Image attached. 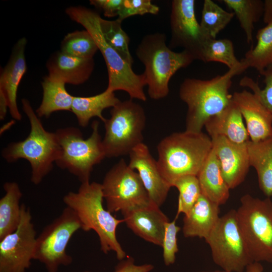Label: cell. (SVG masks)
<instances>
[{"mask_svg": "<svg viewBox=\"0 0 272 272\" xmlns=\"http://www.w3.org/2000/svg\"><path fill=\"white\" fill-rule=\"evenodd\" d=\"M103 199L101 183L87 182L82 183L77 192H68L63 201L77 215L81 229L96 233L101 250L105 254L112 251L121 260L126 255L117 239L116 229L124 221L116 219L104 208Z\"/></svg>", "mask_w": 272, "mask_h": 272, "instance_id": "obj_1", "label": "cell"}, {"mask_svg": "<svg viewBox=\"0 0 272 272\" xmlns=\"http://www.w3.org/2000/svg\"><path fill=\"white\" fill-rule=\"evenodd\" d=\"M245 70H229L209 80L186 78L179 90L180 99L187 105L185 130L200 132L208 120L220 113L231 102L229 93L232 78Z\"/></svg>", "mask_w": 272, "mask_h": 272, "instance_id": "obj_2", "label": "cell"}, {"mask_svg": "<svg viewBox=\"0 0 272 272\" xmlns=\"http://www.w3.org/2000/svg\"><path fill=\"white\" fill-rule=\"evenodd\" d=\"M209 135L185 130L166 136L157 146L160 172L172 187L179 178L197 176L212 149Z\"/></svg>", "mask_w": 272, "mask_h": 272, "instance_id": "obj_3", "label": "cell"}, {"mask_svg": "<svg viewBox=\"0 0 272 272\" xmlns=\"http://www.w3.org/2000/svg\"><path fill=\"white\" fill-rule=\"evenodd\" d=\"M21 102L30 122L29 134L23 141L9 144L2 155L9 163L20 159L27 160L31 167V181L38 185L52 170L60 157L61 149L55 132L45 130L29 100L23 98Z\"/></svg>", "mask_w": 272, "mask_h": 272, "instance_id": "obj_4", "label": "cell"}, {"mask_svg": "<svg viewBox=\"0 0 272 272\" xmlns=\"http://www.w3.org/2000/svg\"><path fill=\"white\" fill-rule=\"evenodd\" d=\"M65 13L74 21L81 24L88 31L94 38L106 65L108 84L106 90L114 92L123 91L131 99L143 101L147 100L144 88L147 86L143 73L135 74L132 65L124 60L117 51L106 41L101 30L100 17L98 13L81 6H71Z\"/></svg>", "mask_w": 272, "mask_h": 272, "instance_id": "obj_5", "label": "cell"}, {"mask_svg": "<svg viewBox=\"0 0 272 272\" xmlns=\"http://www.w3.org/2000/svg\"><path fill=\"white\" fill-rule=\"evenodd\" d=\"M165 34L146 35L138 45L135 53L145 66V75L149 97L159 100L168 96L172 77L181 68L190 65L195 59L187 51L177 52L166 43Z\"/></svg>", "mask_w": 272, "mask_h": 272, "instance_id": "obj_6", "label": "cell"}, {"mask_svg": "<svg viewBox=\"0 0 272 272\" xmlns=\"http://www.w3.org/2000/svg\"><path fill=\"white\" fill-rule=\"evenodd\" d=\"M99 125L97 120L93 121L92 133L86 139L74 127L61 128L55 132L61 149L56 164L76 176L81 183L90 182L94 166L106 157Z\"/></svg>", "mask_w": 272, "mask_h": 272, "instance_id": "obj_7", "label": "cell"}, {"mask_svg": "<svg viewBox=\"0 0 272 272\" xmlns=\"http://www.w3.org/2000/svg\"><path fill=\"white\" fill-rule=\"evenodd\" d=\"M240 201L237 221L253 261L272 263V200L246 194Z\"/></svg>", "mask_w": 272, "mask_h": 272, "instance_id": "obj_8", "label": "cell"}, {"mask_svg": "<svg viewBox=\"0 0 272 272\" xmlns=\"http://www.w3.org/2000/svg\"><path fill=\"white\" fill-rule=\"evenodd\" d=\"M146 117L143 107L132 99L119 101L104 122L105 132L102 144L106 157L129 155L143 143Z\"/></svg>", "mask_w": 272, "mask_h": 272, "instance_id": "obj_9", "label": "cell"}, {"mask_svg": "<svg viewBox=\"0 0 272 272\" xmlns=\"http://www.w3.org/2000/svg\"><path fill=\"white\" fill-rule=\"evenodd\" d=\"M205 241L214 262L222 270L243 272L253 262L239 228L235 210L220 217Z\"/></svg>", "mask_w": 272, "mask_h": 272, "instance_id": "obj_10", "label": "cell"}, {"mask_svg": "<svg viewBox=\"0 0 272 272\" xmlns=\"http://www.w3.org/2000/svg\"><path fill=\"white\" fill-rule=\"evenodd\" d=\"M79 229L81 224L77 215L66 207L37 237L34 259L43 264L47 272H57L61 266L70 265L73 258L66 252V247Z\"/></svg>", "mask_w": 272, "mask_h": 272, "instance_id": "obj_11", "label": "cell"}, {"mask_svg": "<svg viewBox=\"0 0 272 272\" xmlns=\"http://www.w3.org/2000/svg\"><path fill=\"white\" fill-rule=\"evenodd\" d=\"M107 210L121 214L152 203L138 173L121 159L106 174L101 183Z\"/></svg>", "mask_w": 272, "mask_h": 272, "instance_id": "obj_12", "label": "cell"}, {"mask_svg": "<svg viewBox=\"0 0 272 272\" xmlns=\"http://www.w3.org/2000/svg\"><path fill=\"white\" fill-rule=\"evenodd\" d=\"M36 239L30 210L22 203L17 230L0 240V272H25L29 268Z\"/></svg>", "mask_w": 272, "mask_h": 272, "instance_id": "obj_13", "label": "cell"}, {"mask_svg": "<svg viewBox=\"0 0 272 272\" xmlns=\"http://www.w3.org/2000/svg\"><path fill=\"white\" fill-rule=\"evenodd\" d=\"M194 7V0L172 1L170 46L182 48L195 60L202 61L204 47L211 38L205 33L197 22Z\"/></svg>", "mask_w": 272, "mask_h": 272, "instance_id": "obj_14", "label": "cell"}, {"mask_svg": "<svg viewBox=\"0 0 272 272\" xmlns=\"http://www.w3.org/2000/svg\"><path fill=\"white\" fill-rule=\"evenodd\" d=\"M129 166L137 171L152 203L160 207L165 202L171 186L161 175L157 161L144 143L129 153Z\"/></svg>", "mask_w": 272, "mask_h": 272, "instance_id": "obj_15", "label": "cell"}, {"mask_svg": "<svg viewBox=\"0 0 272 272\" xmlns=\"http://www.w3.org/2000/svg\"><path fill=\"white\" fill-rule=\"evenodd\" d=\"M211 138L222 175L229 188L234 189L244 181L250 167L247 143L237 144L223 137Z\"/></svg>", "mask_w": 272, "mask_h": 272, "instance_id": "obj_16", "label": "cell"}, {"mask_svg": "<svg viewBox=\"0 0 272 272\" xmlns=\"http://www.w3.org/2000/svg\"><path fill=\"white\" fill-rule=\"evenodd\" d=\"M232 100L245 121L250 141L259 142L272 136V114L253 93L247 90L235 92Z\"/></svg>", "mask_w": 272, "mask_h": 272, "instance_id": "obj_17", "label": "cell"}, {"mask_svg": "<svg viewBox=\"0 0 272 272\" xmlns=\"http://www.w3.org/2000/svg\"><path fill=\"white\" fill-rule=\"evenodd\" d=\"M122 215L124 222L135 234L162 247L165 224L170 221L160 207L152 202Z\"/></svg>", "mask_w": 272, "mask_h": 272, "instance_id": "obj_18", "label": "cell"}, {"mask_svg": "<svg viewBox=\"0 0 272 272\" xmlns=\"http://www.w3.org/2000/svg\"><path fill=\"white\" fill-rule=\"evenodd\" d=\"M25 38H20L15 44L10 58L0 75V93L6 98L11 116L20 120L21 114L18 109L17 96L19 84L27 71L25 50Z\"/></svg>", "mask_w": 272, "mask_h": 272, "instance_id": "obj_19", "label": "cell"}, {"mask_svg": "<svg viewBox=\"0 0 272 272\" xmlns=\"http://www.w3.org/2000/svg\"><path fill=\"white\" fill-rule=\"evenodd\" d=\"M94 66L93 58L77 57L61 51L52 54L46 63L49 77L65 84L74 85L86 82L91 77Z\"/></svg>", "mask_w": 272, "mask_h": 272, "instance_id": "obj_20", "label": "cell"}, {"mask_svg": "<svg viewBox=\"0 0 272 272\" xmlns=\"http://www.w3.org/2000/svg\"><path fill=\"white\" fill-rule=\"evenodd\" d=\"M219 212V206L201 194L190 211L184 215L183 236L205 240L217 224L220 217Z\"/></svg>", "mask_w": 272, "mask_h": 272, "instance_id": "obj_21", "label": "cell"}, {"mask_svg": "<svg viewBox=\"0 0 272 272\" xmlns=\"http://www.w3.org/2000/svg\"><path fill=\"white\" fill-rule=\"evenodd\" d=\"M242 114L232 100L220 113L209 119L205 126L210 138L223 137L237 144L250 140Z\"/></svg>", "mask_w": 272, "mask_h": 272, "instance_id": "obj_22", "label": "cell"}, {"mask_svg": "<svg viewBox=\"0 0 272 272\" xmlns=\"http://www.w3.org/2000/svg\"><path fill=\"white\" fill-rule=\"evenodd\" d=\"M197 177L202 195L219 206L227 202L230 189L222 175L213 147Z\"/></svg>", "mask_w": 272, "mask_h": 272, "instance_id": "obj_23", "label": "cell"}, {"mask_svg": "<svg viewBox=\"0 0 272 272\" xmlns=\"http://www.w3.org/2000/svg\"><path fill=\"white\" fill-rule=\"evenodd\" d=\"M247 148L250 167L257 173L259 186L267 197L272 196V136L253 142L249 140Z\"/></svg>", "mask_w": 272, "mask_h": 272, "instance_id": "obj_24", "label": "cell"}, {"mask_svg": "<svg viewBox=\"0 0 272 272\" xmlns=\"http://www.w3.org/2000/svg\"><path fill=\"white\" fill-rule=\"evenodd\" d=\"M119 101L114 92L106 89L102 93L92 96H74L71 111L76 115L79 124L85 127L94 117H98L104 122L106 118L102 115L103 111L113 107Z\"/></svg>", "mask_w": 272, "mask_h": 272, "instance_id": "obj_25", "label": "cell"}, {"mask_svg": "<svg viewBox=\"0 0 272 272\" xmlns=\"http://www.w3.org/2000/svg\"><path fill=\"white\" fill-rule=\"evenodd\" d=\"M65 85L48 76L43 79L42 99L35 111L39 117H48L56 111H71L74 96L67 92Z\"/></svg>", "mask_w": 272, "mask_h": 272, "instance_id": "obj_26", "label": "cell"}, {"mask_svg": "<svg viewBox=\"0 0 272 272\" xmlns=\"http://www.w3.org/2000/svg\"><path fill=\"white\" fill-rule=\"evenodd\" d=\"M5 195L0 199V240L15 231L20 222L22 192L16 182L4 185Z\"/></svg>", "mask_w": 272, "mask_h": 272, "instance_id": "obj_27", "label": "cell"}, {"mask_svg": "<svg viewBox=\"0 0 272 272\" xmlns=\"http://www.w3.org/2000/svg\"><path fill=\"white\" fill-rule=\"evenodd\" d=\"M256 39V45L245 53L241 61L247 68H254L261 74L272 65V22L258 31Z\"/></svg>", "mask_w": 272, "mask_h": 272, "instance_id": "obj_28", "label": "cell"}, {"mask_svg": "<svg viewBox=\"0 0 272 272\" xmlns=\"http://www.w3.org/2000/svg\"><path fill=\"white\" fill-rule=\"evenodd\" d=\"M223 2L236 16L245 32L247 43H252L254 24L263 15V2L260 0H223Z\"/></svg>", "mask_w": 272, "mask_h": 272, "instance_id": "obj_29", "label": "cell"}, {"mask_svg": "<svg viewBox=\"0 0 272 272\" xmlns=\"http://www.w3.org/2000/svg\"><path fill=\"white\" fill-rule=\"evenodd\" d=\"M202 61L221 62L226 64L229 70L248 69L236 57L233 42L228 39H209L203 48Z\"/></svg>", "mask_w": 272, "mask_h": 272, "instance_id": "obj_30", "label": "cell"}, {"mask_svg": "<svg viewBox=\"0 0 272 272\" xmlns=\"http://www.w3.org/2000/svg\"><path fill=\"white\" fill-rule=\"evenodd\" d=\"M60 51L77 57L93 58L98 46L87 30H77L67 34L61 43Z\"/></svg>", "mask_w": 272, "mask_h": 272, "instance_id": "obj_31", "label": "cell"}, {"mask_svg": "<svg viewBox=\"0 0 272 272\" xmlns=\"http://www.w3.org/2000/svg\"><path fill=\"white\" fill-rule=\"evenodd\" d=\"M235 14L229 12L211 0H205L200 25L210 38L216 39L218 33L231 22Z\"/></svg>", "mask_w": 272, "mask_h": 272, "instance_id": "obj_32", "label": "cell"}, {"mask_svg": "<svg viewBox=\"0 0 272 272\" xmlns=\"http://www.w3.org/2000/svg\"><path fill=\"white\" fill-rule=\"evenodd\" d=\"M102 34L107 42L127 63L132 65L133 60L129 49V37L122 29L121 23L115 20H107L100 17Z\"/></svg>", "mask_w": 272, "mask_h": 272, "instance_id": "obj_33", "label": "cell"}, {"mask_svg": "<svg viewBox=\"0 0 272 272\" xmlns=\"http://www.w3.org/2000/svg\"><path fill=\"white\" fill-rule=\"evenodd\" d=\"M179 191L177 212L175 219L179 214H187L195 203L200 195L201 189L197 176L186 175L177 179L172 184Z\"/></svg>", "mask_w": 272, "mask_h": 272, "instance_id": "obj_34", "label": "cell"}, {"mask_svg": "<svg viewBox=\"0 0 272 272\" xmlns=\"http://www.w3.org/2000/svg\"><path fill=\"white\" fill-rule=\"evenodd\" d=\"M264 76L265 87L261 89L252 79L243 77L240 81L242 87H248L252 91L262 104L272 114V65L266 67L260 74Z\"/></svg>", "mask_w": 272, "mask_h": 272, "instance_id": "obj_35", "label": "cell"}, {"mask_svg": "<svg viewBox=\"0 0 272 272\" xmlns=\"http://www.w3.org/2000/svg\"><path fill=\"white\" fill-rule=\"evenodd\" d=\"M175 219L173 221L167 222L165 226L163 240V257L164 264L169 266L175 262L176 254L178 251L177 235L180 228L176 224Z\"/></svg>", "mask_w": 272, "mask_h": 272, "instance_id": "obj_36", "label": "cell"}, {"mask_svg": "<svg viewBox=\"0 0 272 272\" xmlns=\"http://www.w3.org/2000/svg\"><path fill=\"white\" fill-rule=\"evenodd\" d=\"M159 11V7L152 4L150 0H123L116 20L122 23L131 16L148 14L157 15Z\"/></svg>", "mask_w": 272, "mask_h": 272, "instance_id": "obj_37", "label": "cell"}, {"mask_svg": "<svg viewBox=\"0 0 272 272\" xmlns=\"http://www.w3.org/2000/svg\"><path fill=\"white\" fill-rule=\"evenodd\" d=\"M123 0H91L90 3L101 10L106 17L112 18L118 16Z\"/></svg>", "mask_w": 272, "mask_h": 272, "instance_id": "obj_38", "label": "cell"}, {"mask_svg": "<svg viewBox=\"0 0 272 272\" xmlns=\"http://www.w3.org/2000/svg\"><path fill=\"white\" fill-rule=\"evenodd\" d=\"M154 266L152 264L137 265L131 257L121 260L115 266V272H150Z\"/></svg>", "mask_w": 272, "mask_h": 272, "instance_id": "obj_39", "label": "cell"}, {"mask_svg": "<svg viewBox=\"0 0 272 272\" xmlns=\"http://www.w3.org/2000/svg\"><path fill=\"white\" fill-rule=\"evenodd\" d=\"M263 17L265 24L272 22V0H265L263 2Z\"/></svg>", "mask_w": 272, "mask_h": 272, "instance_id": "obj_40", "label": "cell"}, {"mask_svg": "<svg viewBox=\"0 0 272 272\" xmlns=\"http://www.w3.org/2000/svg\"><path fill=\"white\" fill-rule=\"evenodd\" d=\"M8 107V101L4 95L0 93V118L3 120L6 115Z\"/></svg>", "mask_w": 272, "mask_h": 272, "instance_id": "obj_41", "label": "cell"}, {"mask_svg": "<svg viewBox=\"0 0 272 272\" xmlns=\"http://www.w3.org/2000/svg\"><path fill=\"white\" fill-rule=\"evenodd\" d=\"M243 272H263V269L260 262H253L246 267Z\"/></svg>", "mask_w": 272, "mask_h": 272, "instance_id": "obj_42", "label": "cell"}, {"mask_svg": "<svg viewBox=\"0 0 272 272\" xmlns=\"http://www.w3.org/2000/svg\"><path fill=\"white\" fill-rule=\"evenodd\" d=\"M200 272H229V271H227L224 270H215V271H200Z\"/></svg>", "mask_w": 272, "mask_h": 272, "instance_id": "obj_43", "label": "cell"}, {"mask_svg": "<svg viewBox=\"0 0 272 272\" xmlns=\"http://www.w3.org/2000/svg\"><path fill=\"white\" fill-rule=\"evenodd\" d=\"M83 272H91V271H88V270H86V271H83Z\"/></svg>", "mask_w": 272, "mask_h": 272, "instance_id": "obj_44", "label": "cell"}]
</instances>
